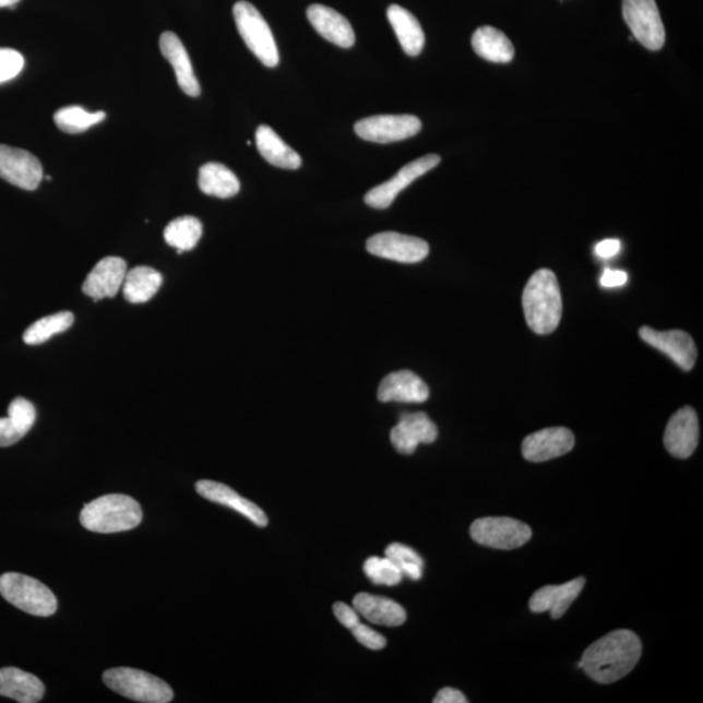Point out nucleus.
Returning <instances> with one entry per match:
<instances>
[{
    "instance_id": "obj_16",
    "label": "nucleus",
    "mask_w": 703,
    "mask_h": 703,
    "mask_svg": "<svg viewBox=\"0 0 703 703\" xmlns=\"http://www.w3.org/2000/svg\"><path fill=\"white\" fill-rule=\"evenodd\" d=\"M574 448V436L567 428H549L527 436L523 443V456L527 462L544 463L568 454Z\"/></svg>"
},
{
    "instance_id": "obj_10",
    "label": "nucleus",
    "mask_w": 703,
    "mask_h": 703,
    "mask_svg": "<svg viewBox=\"0 0 703 703\" xmlns=\"http://www.w3.org/2000/svg\"><path fill=\"white\" fill-rule=\"evenodd\" d=\"M0 178L25 191H35L44 179L43 165L23 148L0 145Z\"/></svg>"
},
{
    "instance_id": "obj_28",
    "label": "nucleus",
    "mask_w": 703,
    "mask_h": 703,
    "mask_svg": "<svg viewBox=\"0 0 703 703\" xmlns=\"http://www.w3.org/2000/svg\"><path fill=\"white\" fill-rule=\"evenodd\" d=\"M473 50L492 63H510L515 57V49L509 37L493 26H481L472 37Z\"/></svg>"
},
{
    "instance_id": "obj_29",
    "label": "nucleus",
    "mask_w": 703,
    "mask_h": 703,
    "mask_svg": "<svg viewBox=\"0 0 703 703\" xmlns=\"http://www.w3.org/2000/svg\"><path fill=\"white\" fill-rule=\"evenodd\" d=\"M164 276L157 270L148 266H138L128 270L123 282V295L131 303H144L157 295Z\"/></svg>"
},
{
    "instance_id": "obj_21",
    "label": "nucleus",
    "mask_w": 703,
    "mask_h": 703,
    "mask_svg": "<svg viewBox=\"0 0 703 703\" xmlns=\"http://www.w3.org/2000/svg\"><path fill=\"white\" fill-rule=\"evenodd\" d=\"M160 52L170 62L176 74L180 90L189 97H199L201 86L195 78L191 59L186 46L172 32H165L159 38Z\"/></svg>"
},
{
    "instance_id": "obj_12",
    "label": "nucleus",
    "mask_w": 703,
    "mask_h": 703,
    "mask_svg": "<svg viewBox=\"0 0 703 703\" xmlns=\"http://www.w3.org/2000/svg\"><path fill=\"white\" fill-rule=\"evenodd\" d=\"M367 249L370 254L401 263L421 262L430 252L429 245L425 240L397 233L371 236L367 242Z\"/></svg>"
},
{
    "instance_id": "obj_35",
    "label": "nucleus",
    "mask_w": 703,
    "mask_h": 703,
    "mask_svg": "<svg viewBox=\"0 0 703 703\" xmlns=\"http://www.w3.org/2000/svg\"><path fill=\"white\" fill-rule=\"evenodd\" d=\"M364 572L376 585L395 586L401 584L404 577L401 570L386 557L369 558L364 563Z\"/></svg>"
},
{
    "instance_id": "obj_24",
    "label": "nucleus",
    "mask_w": 703,
    "mask_h": 703,
    "mask_svg": "<svg viewBox=\"0 0 703 703\" xmlns=\"http://www.w3.org/2000/svg\"><path fill=\"white\" fill-rule=\"evenodd\" d=\"M355 610L370 623L398 627L407 621V612L395 600L360 593L354 598Z\"/></svg>"
},
{
    "instance_id": "obj_20",
    "label": "nucleus",
    "mask_w": 703,
    "mask_h": 703,
    "mask_svg": "<svg viewBox=\"0 0 703 703\" xmlns=\"http://www.w3.org/2000/svg\"><path fill=\"white\" fill-rule=\"evenodd\" d=\"M195 490H198L202 498L241 513L242 516H246L257 526L265 527L269 524V519L265 515V512H263L259 505L240 497L238 492L225 484L202 479V481L195 484Z\"/></svg>"
},
{
    "instance_id": "obj_41",
    "label": "nucleus",
    "mask_w": 703,
    "mask_h": 703,
    "mask_svg": "<svg viewBox=\"0 0 703 703\" xmlns=\"http://www.w3.org/2000/svg\"><path fill=\"white\" fill-rule=\"evenodd\" d=\"M466 702H468V700H466L465 695L454 688H443L442 691L438 692L437 698L434 699V703H466Z\"/></svg>"
},
{
    "instance_id": "obj_26",
    "label": "nucleus",
    "mask_w": 703,
    "mask_h": 703,
    "mask_svg": "<svg viewBox=\"0 0 703 703\" xmlns=\"http://www.w3.org/2000/svg\"><path fill=\"white\" fill-rule=\"evenodd\" d=\"M255 144L260 154L270 165L286 168V170H297L302 165L299 154L293 147H289L273 128L267 126L259 127L255 133Z\"/></svg>"
},
{
    "instance_id": "obj_38",
    "label": "nucleus",
    "mask_w": 703,
    "mask_h": 703,
    "mask_svg": "<svg viewBox=\"0 0 703 703\" xmlns=\"http://www.w3.org/2000/svg\"><path fill=\"white\" fill-rule=\"evenodd\" d=\"M334 613L339 623L348 628V630L360 623V615L355 610V607L343 604V601H336Z\"/></svg>"
},
{
    "instance_id": "obj_17",
    "label": "nucleus",
    "mask_w": 703,
    "mask_h": 703,
    "mask_svg": "<svg viewBox=\"0 0 703 703\" xmlns=\"http://www.w3.org/2000/svg\"><path fill=\"white\" fill-rule=\"evenodd\" d=\"M128 272L127 262L120 257H106L93 267L83 284V293L94 301L118 295Z\"/></svg>"
},
{
    "instance_id": "obj_7",
    "label": "nucleus",
    "mask_w": 703,
    "mask_h": 703,
    "mask_svg": "<svg viewBox=\"0 0 703 703\" xmlns=\"http://www.w3.org/2000/svg\"><path fill=\"white\" fill-rule=\"evenodd\" d=\"M470 536L477 544L497 550H515L529 543L532 529L510 517H484L470 526Z\"/></svg>"
},
{
    "instance_id": "obj_27",
    "label": "nucleus",
    "mask_w": 703,
    "mask_h": 703,
    "mask_svg": "<svg viewBox=\"0 0 703 703\" xmlns=\"http://www.w3.org/2000/svg\"><path fill=\"white\" fill-rule=\"evenodd\" d=\"M388 17L405 53L409 57L420 56L425 45V33L415 15L401 5L392 4L389 7Z\"/></svg>"
},
{
    "instance_id": "obj_11",
    "label": "nucleus",
    "mask_w": 703,
    "mask_h": 703,
    "mask_svg": "<svg viewBox=\"0 0 703 703\" xmlns=\"http://www.w3.org/2000/svg\"><path fill=\"white\" fill-rule=\"evenodd\" d=\"M439 164H441V157L437 154L425 155L422 158L410 162V164L404 166L402 170L394 176V178L371 189V191L365 195V202L373 208L390 207L398 193L404 191V189L409 187L412 182L421 178L422 175L429 172Z\"/></svg>"
},
{
    "instance_id": "obj_36",
    "label": "nucleus",
    "mask_w": 703,
    "mask_h": 703,
    "mask_svg": "<svg viewBox=\"0 0 703 703\" xmlns=\"http://www.w3.org/2000/svg\"><path fill=\"white\" fill-rule=\"evenodd\" d=\"M25 64L24 57L16 50L0 49V84L19 76Z\"/></svg>"
},
{
    "instance_id": "obj_18",
    "label": "nucleus",
    "mask_w": 703,
    "mask_h": 703,
    "mask_svg": "<svg viewBox=\"0 0 703 703\" xmlns=\"http://www.w3.org/2000/svg\"><path fill=\"white\" fill-rule=\"evenodd\" d=\"M429 396L428 384L409 370L389 374L378 389V401L382 403L421 404L428 401Z\"/></svg>"
},
{
    "instance_id": "obj_34",
    "label": "nucleus",
    "mask_w": 703,
    "mask_h": 703,
    "mask_svg": "<svg viewBox=\"0 0 703 703\" xmlns=\"http://www.w3.org/2000/svg\"><path fill=\"white\" fill-rule=\"evenodd\" d=\"M384 557L389 558L403 576L414 581L421 580L424 573V559L410 547L402 544H391Z\"/></svg>"
},
{
    "instance_id": "obj_30",
    "label": "nucleus",
    "mask_w": 703,
    "mask_h": 703,
    "mask_svg": "<svg viewBox=\"0 0 703 703\" xmlns=\"http://www.w3.org/2000/svg\"><path fill=\"white\" fill-rule=\"evenodd\" d=\"M199 186L202 192L218 199H231L240 191L238 176L215 162L200 168Z\"/></svg>"
},
{
    "instance_id": "obj_31",
    "label": "nucleus",
    "mask_w": 703,
    "mask_h": 703,
    "mask_svg": "<svg viewBox=\"0 0 703 703\" xmlns=\"http://www.w3.org/2000/svg\"><path fill=\"white\" fill-rule=\"evenodd\" d=\"M202 236V223L194 216H180L165 229V240L168 246L178 250V253L188 252L199 245Z\"/></svg>"
},
{
    "instance_id": "obj_3",
    "label": "nucleus",
    "mask_w": 703,
    "mask_h": 703,
    "mask_svg": "<svg viewBox=\"0 0 703 703\" xmlns=\"http://www.w3.org/2000/svg\"><path fill=\"white\" fill-rule=\"evenodd\" d=\"M142 522L141 505L123 493H110L85 504L80 523L94 533H119L132 531Z\"/></svg>"
},
{
    "instance_id": "obj_37",
    "label": "nucleus",
    "mask_w": 703,
    "mask_h": 703,
    "mask_svg": "<svg viewBox=\"0 0 703 703\" xmlns=\"http://www.w3.org/2000/svg\"><path fill=\"white\" fill-rule=\"evenodd\" d=\"M350 631L362 646L371 648V651H382L388 645L386 639L381 633H378L369 625L362 624L361 621Z\"/></svg>"
},
{
    "instance_id": "obj_40",
    "label": "nucleus",
    "mask_w": 703,
    "mask_h": 703,
    "mask_svg": "<svg viewBox=\"0 0 703 703\" xmlns=\"http://www.w3.org/2000/svg\"><path fill=\"white\" fill-rule=\"evenodd\" d=\"M620 241L617 239H608L598 242L596 247V254L599 259H611V257L617 255L620 250Z\"/></svg>"
},
{
    "instance_id": "obj_15",
    "label": "nucleus",
    "mask_w": 703,
    "mask_h": 703,
    "mask_svg": "<svg viewBox=\"0 0 703 703\" xmlns=\"http://www.w3.org/2000/svg\"><path fill=\"white\" fill-rule=\"evenodd\" d=\"M699 417L691 407L681 408L669 420L665 431V448L675 457L688 458L699 445Z\"/></svg>"
},
{
    "instance_id": "obj_14",
    "label": "nucleus",
    "mask_w": 703,
    "mask_h": 703,
    "mask_svg": "<svg viewBox=\"0 0 703 703\" xmlns=\"http://www.w3.org/2000/svg\"><path fill=\"white\" fill-rule=\"evenodd\" d=\"M437 438V425L424 412L403 415L391 430V443L403 455L415 454L418 445L436 442Z\"/></svg>"
},
{
    "instance_id": "obj_33",
    "label": "nucleus",
    "mask_w": 703,
    "mask_h": 703,
    "mask_svg": "<svg viewBox=\"0 0 703 703\" xmlns=\"http://www.w3.org/2000/svg\"><path fill=\"white\" fill-rule=\"evenodd\" d=\"M106 118V112H90L85 108L79 106H69L60 108L53 115V121L60 131L70 134L83 133L93 126L103 123Z\"/></svg>"
},
{
    "instance_id": "obj_9",
    "label": "nucleus",
    "mask_w": 703,
    "mask_h": 703,
    "mask_svg": "<svg viewBox=\"0 0 703 703\" xmlns=\"http://www.w3.org/2000/svg\"><path fill=\"white\" fill-rule=\"evenodd\" d=\"M421 128V120L414 115H378L358 120L355 124L358 138L377 144H390L414 138Z\"/></svg>"
},
{
    "instance_id": "obj_1",
    "label": "nucleus",
    "mask_w": 703,
    "mask_h": 703,
    "mask_svg": "<svg viewBox=\"0 0 703 703\" xmlns=\"http://www.w3.org/2000/svg\"><path fill=\"white\" fill-rule=\"evenodd\" d=\"M641 653L638 635L625 630L615 631L587 647L577 667L599 684H611L632 671Z\"/></svg>"
},
{
    "instance_id": "obj_2",
    "label": "nucleus",
    "mask_w": 703,
    "mask_h": 703,
    "mask_svg": "<svg viewBox=\"0 0 703 703\" xmlns=\"http://www.w3.org/2000/svg\"><path fill=\"white\" fill-rule=\"evenodd\" d=\"M527 326L539 335L553 333L563 314V300L557 275L540 269L527 282L523 294Z\"/></svg>"
},
{
    "instance_id": "obj_6",
    "label": "nucleus",
    "mask_w": 703,
    "mask_h": 703,
    "mask_svg": "<svg viewBox=\"0 0 703 703\" xmlns=\"http://www.w3.org/2000/svg\"><path fill=\"white\" fill-rule=\"evenodd\" d=\"M234 17L241 38L245 39L248 49L254 53L255 58H259L260 62L269 69L278 65V46H276L273 32L260 11L253 4L241 0L234 5Z\"/></svg>"
},
{
    "instance_id": "obj_8",
    "label": "nucleus",
    "mask_w": 703,
    "mask_h": 703,
    "mask_svg": "<svg viewBox=\"0 0 703 703\" xmlns=\"http://www.w3.org/2000/svg\"><path fill=\"white\" fill-rule=\"evenodd\" d=\"M623 17L633 38L647 50L658 51L664 47L666 32L655 0H623Z\"/></svg>"
},
{
    "instance_id": "obj_39",
    "label": "nucleus",
    "mask_w": 703,
    "mask_h": 703,
    "mask_svg": "<svg viewBox=\"0 0 703 703\" xmlns=\"http://www.w3.org/2000/svg\"><path fill=\"white\" fill-rule=\"evenodd\" d=\"M628 281V274L621 272V270H606L604 275H601L600 284L605 288H615L624 286Z\"/></svg>"
},
{
    "instance_id": "obj_42",
    "label": "nucleus",
    "mask_w": 703,
    "mask_h": 703,
    "mask_svg": "<svg viewBox=\"0 0 703 703\" xmlns=\"http://www.w3.org/2000/svg\"><path fill=\"white\" fill-rule=\"evenodd\" d=\"M20 0H0V9H4V7H10V9H13L15 4H17Z\"/></svg>"
},
{
    "instance_id": "obj_5",
    "label": "nucleus",
    "mask_w": 703,
    "mask_h": 703,
    "mask_svg": "<svg viewBox=\"0 0 703 703\" xmlns=\"http://www.w3.org/2000/svg\"><path fill=\"white\" fill-rule=\"evenodd\" d=\"M105 684L111 691L144 703H168L174 700V691L166 681L140 669L118 667L104 674Z\"/></svg>"
},
{
    "instance_id": "obj_25",
    "label": "nucleus",
    "mask_w": 703,
    "mask_h": 703,
    "mask_svg": "<svg viewBox=\"0 0 703 703\" xmlns=\"http://www.w3.org/2000/svg\"><path fill=\"white\" fill-rule=\"evenodd\" d=\"M36 420L35 405L24 397H16L10 404L9 417L0 418V448H10L22 441Z\"/></svg>"
},
{
    "instance_id": "obj_4",
    "label": "nucleus",
    "mask_w": 703,
    "mask_h": 703,
    "mask_svg": "<svg viewBox=\"0 0 703 703\" xmlns=\"http://www.w3.org/2000/svg\"><path fill=\"white\" fill-rule=\"evenodd\" d=\"M0 596L12 606L35 617H51L58 610V599L40 581L22 573L0 576Z\"/></svg>"
},
{
    "instance_id": "obj_22",
    "label": "nucleus",
    "mask_w": 703,
    "mask_h": 703,
    "mask_svg": "<svg viewBox=\"0 0 703 703\" xmlns=\"http://www.w3.org/2000/svg\"><path fill=\"white\" fill-rule=\"evenodd\" d=\"M310 24L331 44L349 49L355 45V32L346 17L330 7L312 4L307 11Z\"/></svg>"
},
{
    "instance_id": "obj_19",
    "label": "nucleus",
    "mask_w": 703,
    "mask_h": 703,
    "mask_svg": "<svg viewBox=\"0 0 703 703\" xmlns=\"http://www.w3.org/2000/svg\"><path fill=\"white\" fill-rule=\"evenodd\" d=\"M585 586V579L579 577L563 585L544 586L533 594L529 600L534 613L550 612L552 619H560L580 596Z\"/></svg>"
},
{
    "instance_id": "obj_13",
    "label": "nucleus",
    "mask_w": 703,
    "mask_h": 703,
    "mask_svg": "<svg viewBox=\"0 0 703 703\" xmlns=\"http://www.w3.org/2000/svg\"><path fill=\"white\" fill-rule=\"evenodd\" d=\"M641 339L667 355L682 370H692L698 360V347L693 337L684 331H657L651 327L640 329Z\"/></svg>"
},
{
    "instance_id": "obj_32",
    "label": "nucleus",
    "mask_w": 703,
    "mask_h": 703,
    "mask_svg": "<svg viewBox=\"0 0 703 703\" xmlns=\"http://www.w3.org/2000/svg\"><path fill=\"white\" fill-rule=\"evenodd\" d=\"M73 322L74 315L71 312H59L40 318L25 330L23 339L28 346H38L50 341L53 335L70 330Z\"/></svg>"
},
{
    "instance_id": "obj_23",
    "label": "nucleus",
    "mask_w": 703,
    "mask_h": 703,
    "mask_svg": "<svg viewBox=\"0 0 703 703\" xmlns=\"http://www.w3.org/2000/svg\"><path fill=\"white\" fill-rule=\"evenodd\" d=\"M45 686L37 676L16 667L0 668V695L20 703H37L44 699Z\"/></svg>"
}]
</instances>
